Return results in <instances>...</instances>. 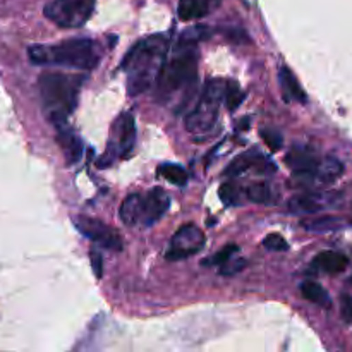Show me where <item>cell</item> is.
<instances>
[{"instance_id": "5", "label": "cell", "mask_w": 352, "mask_h": 352, "mask_svg": "<svg viewBox=\"0 0 352 352\" xmlns=\"http://www.w3.org/2000/svg\"><path fill=\"white\" fill-rule=\"evenodd\" d=\"M226 86L227 81L224 79H208L200 100L184 120V126L191 134H204L213 129L226 96Z\"/></svg>"}, {"instance_id": "12", "label": "cell", "mask_w": 352, "mask_h": 352, "mask_svg": "<svg viewBox=\"0 0 352 352\" xmlns=\"http://www.w3.org/2000/svg\"><path fill=\"white\" fill-rule=\"evenodd\" d=\"M57 143L64 153L67 165H75L83 155V143L78 134L67 127V124L57 127Z\"/></svg>"}, {"instance_id": "8", "label": "cell", "mask_w": 352, "mask_h": 352, "mask_svg": "<svg viewBox=\"0 0 352 352\" xmlns=\"http://www.w3.org/2000/svg\"><path fill=\"white\" fill-rule=\"evenodd\" d=\"M76 229L85 237L92 239L93 243L100 244L102 247L110 251H120L124 247L122 237L113 227L107 226L102 220L90 219V217H78L75 220Z\"/></svg>"}, {"instance_id": "26", "label": "cell", "mask_w": 352, "mask_h": 352, "mask_svg": "<svg viewBox=\"0 0 352 352\" xmlns=\"http://www.w3.org/2000/svg\"><path fill=\"white\" fill-rule=\"evenodd\" d=\"M219 196H220V200L224 201L226 206L237 204L239 203V187L232 182L222 184V187H220V191H219Z\"/></svg>"}, {"instance_id": "27", "label": "cell", "mask_w": 352, "mask_h": 352, "mask_svg": "<svg viewBox=\"0 0 352 352\" xmlns=\"http://www.w3.org/2000/svg\"><path fill=\"white\" fill-rule=\"evenodd\" d=\"M261 139L265 141V145H267L273 153L278 152V150L282 148V145H284V137H282V134L275 129L261 131Z\"/></svg>"}, {"instance_id": "2", "label": "cell", "mask_w": 352, "mask_h": 352, "mask_svg": "<svg viewBox=\"0 0 352 352\" xmlns=\"http://www.w3.org/2000/svg\"><path fill=\"white\" fill-rule=\"evenodd\" d=\"M85 81V75L43 72L40 76V96H42L43 112L50 124L59 127L67 122V117L76 110L79 92H81Z\"/></svg>"}, {"instance_id": "28", "label": "cell", "mask_w": 352, "mask_h": 352, "mask_svg": "<svg viewBox=\"0 0 352 352\" xmlns=\"http://www.w3.org/2000/svg\"><path fill=\"white\" fill-rule=\"evenodd\" d=\"M263 246L268 251H286L289 247L287 241L280 236V234H268L263 239Z\"/></svg>"}, {"instance_id": "10", "label": "cell", "mask_w": 352, "mask_h": 352, "mask_svg": "<svg viewBox=\"0 0 352 352\" xmlns=\"http://www.w3.org/2000/svg\"><path fill=\"white\" fill-rule=\"evenodd\" d=\"M170 208V198L162 187H153L146 196H143V219L141 226L152 227L162 219Z\"/></svg>"}, {"instance_id": "21", "label": "cell", "mask_w": 352, "mask_h": 352, "mask_svg": "<svg viewBox=\"0 0 352 352\" xmlns=\"http://www.w3.org/2000/svg\"><path fill=\"white\" fill-rule=\"evenodd\" d=\"M301 294H303L308 301H311V303L318 304V306L321 308H330L331 304L328 293L320 286V284H316V282H304L303 286H301Z\"/></svg>"}, {"instance_id": "29", "label": "cell", "mask_w": 352, "mask_h": 352, "mask_svg": "<svg viewBox=\"0 0 352 352\" xmlns=\"http://www.w3.org/2000/svg\"><path fill=\"white\" fill-rule=\"evenodd\" d=\"M237 251H239V247H237L236 244H229V246L222 247V249H220L219 253L215 254V256L211 258V260L208 261V263H211V265H224V263H226V261H229L230 258H232L234 254L237 253Z\"/></svg>"}, {"instance_id": "3", "label": "cell", "mask_w": 352, "mask_h": 352, "mask_svg": "<svg viewBox=\"0 0 352 352\" xmlns=\"http://www.w3.org/2000/svg\"><path fill=\"white\" fill-rule=\"evenodd\" d=\"M28 57L36 66H67L92 70L102 59L98 43L90 38H72L55 45H31Z\"/></svg>"}, {"instance_id": "16", "label": "cell", "mask_w": 352, "mask_h": 352, "mask_svg": "<svg viewBox=\"0 0 352 352\" xmlns=\"http://www.w3.org/2000/svg\"><path fill=\"white\" fill-rule=\"evenodd\" d=\"M278 78H280L282 90H284V96L286 100H294V102L306 103L308 96L304 93L303 86L299 85V81L296 79V76L293 75V70L289 67L282 66L280 70H278Z\"/></svg>"}, {"instance_id": "22", "label": "cell", "mask_w": 352, "mask_h": 352, "mask_svg": "<svg viewBox=\"0 0 352 352\" xmlns=\"http://www.w3.org/2000/svg\"><path fill=\"white\" fill-rule=\"evenodd\" d=\"M157 172H159L160 177L176 184V186H186L187 184V172L180 165H176V163H162L157 169Z\"/></svg>"}, {"instance_id": "1", "label": "cell", "mask_w": 352, "mask_h": 352, "mask_svg": "<svg viewBox=\"0 0 352 352\" xmlns=\"http://www.w3.org/2000/svg\"><path fill=\"white\" fill-rule=\"evenodd\" d=\"M169 38L155 35L137 42L127 52L120 66L127 72V95H141L157 81L160 69L165 62Z\"/></svg>"}, {"instance_id": "19", "label": "cell", "mask_w": 352, "mask_h": 352, "mask_svg": "<svg viewBox=\"0 0 352 352\" xmlns=\"http://www.w3.org/2000/svg\"><path fill=\"white\" fill-rule=\"evenodd\" d=\"M313 265L320 268L321 271H327V273H340V271L347 268L349 260L347 256L337 253V251H323V253H320L314 258Z\"/></svg>"}, {"instance_id": "32", "label": "cell", "mask_w": 352, "mask_h": 352, "mask_svg": "<svg viewBox=\"0 0 352 352\" xmlns=\"http://www.w3.org/2000/svg\"><path fill=\"white\" fill-rule=\"evenodd\" d=\"M227 38L232 40V42H246V33L244 31H234V29H230V31H227Z\"/></svg>"}, {"instance_id": "18", "label": "cell", "mask_w": 352, "mask_h": 352, "mask_svg": "<svg viewBox=\"0 0 352 352\" xmlns=\"http://www.w3.org/2000/svg\"><path fill=\"white\" fill-rule=\"evenodd\" d=\"M342 172H344V165L340 163V160L334 159V157H327L325 160H320L316 170L311 177H314L316 182L323 184V186H330L342 176Z\"/></svg>"}, {"instance_id": "30", "label": "cell", "mask_w": 352, "mask_h": 352, "mask_svg": "<svg viewBox=\"0 0 352 352\" xmlns=\"http://www.w3.org/2000/svg\"><path fill=\"white\" fill-rule=\"evenodd\" d=\"M342 316L345 321H352V296H342Z\"/></svg>"}, {"instance_id": "7", "label": "cell", "mask_w": 352, "mask_h": 352, "mask_svg": "<svg viewBox=\"0 0 352 352\" xmlns=\"http://www.w3.org/2000/svg\"><path fill=\"white\" fill-rule=\"evenodd\" d=\"M204 241H206V237L200 227L194 226V224L182 226L170 239L165 258L169 261H180L194 256L204 247Z\"/></svg>"}, {"instance_id": "15", "label": "cell", "mask_w": 352, "mask_h": 352, "mask_svg": "<svg viewBox=\"0 0 352 352\" xmlns=\"http://www.w3.org/2000/svg\"><path fill=\"white\" fill-rule=\"evenodd\" d=\"M220 0H179L177 5V16L182 21H198L210 14Z\"/></svg>"}, {"instance_id": "24", "label": "cell", "mask_w": 352, "mask_h": 352, "mask_svg": "<svg viewBox=\"0 0 352 352\" xmlns=\"http://www.w3.org/2000/svg\"><path fill=\"white\" fill-rule=\"evenodd\" d=\"M226 103H227V109L230 110V112H234V110L239 109L241 103L244 102V98H246V93L241 90V86L237 85V83L234 81H229L226 86Z\"/></svg>"}, {"instance_id": "9", "label": "cell", "mask_w": 352, "mask_h": 352, "mask_svg": "<svg viewBox=\"0 0 352 352\" xmlns=\"http://www.w3.org/2000/svg\"><path fill=\"white\" fill-rule=\"evenodd\" d=\"M134 141H136V120H134L133 113L126 112L117 120L110 145L117 150L119 159L124 160L133 153Z\"/></svg>"}, {"instance_id": "25", "label": "cell", "mask_w": 352, "mask_h": 352, "mask_svg": "<svg viewBox=\"0 0 352 352\" xmlns=\"http://www.w3.org/2000/svg\"><path fill=\"white\" fill-rule=\"evenodd\" d=\"M246 194L253 203H260V204L271 203V189L267 182L253 184V186L247 187Z\"/></svg>"}, {"instance_id": "17", "label": "cell", "mask_w": 352, "mask_h": 352, "mask_svg": "<svg viewBox=\"0 0 352 352\" xmlns=\"http://www.w3.org/2000/svg\"><path fill=\"white\" fill-rule=\"evenodd\" d=\"M119 215L120 220L129 227L141 224V219H143V196L141 194H129L120 204Z\"/></svg>"}, {"instance_id": "13", "label": "cell", "mask_w": 352, "mask_h": 352, "mask_svg": "<svg viewBox=\"0 0 352 352\" xmlns=\"http://www.w3.org/2000/svg\"><path fill=\"white\" fill-rule=\"evenodd\" d=\"M258 169L260 172H273L275 165L268 162L265 157L258 155L256 152H247L244 155H239L229 167L226 169V176L236 177L241 176V174L247 172L249 169Z\"/></svg>"}, {"instance_id": "20", "label": "cell", "mask_w": 352, "mask_h": 352, "mask_svg": "<svg viewBox=\"0 0 352 352\" xmlns=\"http://www.w3.org/2000/svg\"><path fill=\"white\" fill-rule=\"evenodd\" d=\"M301 226L306 230L311 232H328V230H337L340 229L344 224L340 219L331 215H323V217H313V219H304L301 220Z\"/></svg>"}, {"instance_id": "4", "label": "cell", "mask_w": 352, "mask_h": 352, "mask_svg": "<svg viewBox=\"0 0 352 352\" xmlns=\"http://www.w3.org/2000/svg\"><path fill=\"white\" fill-rule=\"evenodd\" d=\"M198 53L196 45H180L177 43L176 52L165 60L157 78V95L162 102H169L174 95L186 90L187 98L196 90Z\"/></svg>"}, {"instance_id": "6", "label": "cell", "mask_w": 352, "mask_h": 352, "mask_svg": "<svg viewBox=\"0 0 352 352\" xmlns=\"http://www.w3.org/2000/svg\"><path fill=\"white\" fill-rule=\"evenodd\" d=\"M96 0H52L45 5V18L59 28H81L92 18Z\"/></svg>"}, {"instance_id": "14", "label": "cell", "mask_w": 352, "mask_h": 352, "mask_svg": "<svg viewBox=\"0 0 352 352\" xmlns=\"http://www.w3.org/2000/svg\"><path fill=\"white\" fill-rule=\"evenodd\" d=\"M330 203V198L327 194L320 193H306L301 194V196H294L293 200L289 201V210L296 215H313V213H318L323 208H327Z\"/></svg>"}, {"instance_id": "23", "label": "cell", "mask_w": 352, "mask_h": 352, "mask_svg": "<svg viewBox=\"0 0 352 352\" xmlns=\"http://www.w3.org/2000/svg\"><path fill=\"white\" fill-rule=\"evenodd\" d=\"M210 35L211 31L206 26H193V28L184 29V31L180 33L179 42L177 43H180V45H198V43L203 42V40L210 38Z\"/></svg>"}, {"instance_id": "31", "label": "cell", "mask_w": 352, "mask_h": 352, "mask_svg": "<svg viewBox=\"0 0 352 352\" xmlns=\"http://www.w3.org/2000/svg\"><path fill=\"white\" fill-rule=\"evenodd\" d=\"M90 260H92V267H93V271H95L96 277H102V256H100L98 251H93L90 253Z\"/></svg>"}, {"instance_id": "11", "label": "cell", "mask_w": 352, "mask_h": 352, "mask_svg": "<svg viewBox=\"0 0 352 352\" xmlns=\"http://www.w3.org/2000/svg\"><path fill=\"white\" fill-rule=\"evenodd\" d=\"M286 163L296 176H313L320 163V157L310 146L296 145L286 155Z\"/></svg>"}]
</instances>
